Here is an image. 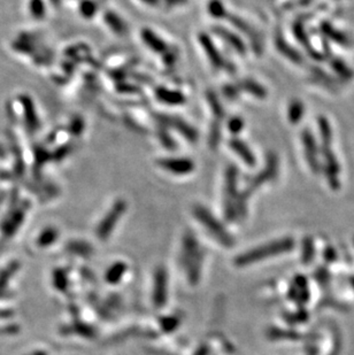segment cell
Instances as JSON below:
<instances>
[{"label":"cell","instance_id":"obj_10","mask_svg":"<svg viewBox=\"0 0 354 355\" xmlns=\"http://www.w3.org/2000/svg\"><path fill=\"white\" fill-rule=\"evenodd\" d=\"M213 31H214L220 38H222L227 44H229L236 52L239 54L246 53V46H245L244 42L241 41V38L238 37L237 35L233 34V32L228 30V29L220 27V25H216V27L213 29Z\"/></svg>","mask_w":354,"mask_h":355},{"label":"cell","instance_id":"obj_17","mask_svg":"<svg viewBox=\"0 0 354 355\" xmlns=\"http://www.w3.org/2000/svg\"><path fill=\"white\" fill-rule=\"evenodd\" d=\"M238 89L244 90L245 92L250 93L254 97L258 98H263L266 96V90L262 88L261 85L255 83L254 81H251V79H244V81H240L239 84H238Z\"/></svg>","mask_w":354,"mask_h":355},{"label":"cell","instance_id":"obj_23","mask_svg":"<svg viewBox=\"0 0 354 355\" xmlns=\"http://www.w3.org/2000/svg\"><path fill=\"white\" fill-rule=\"evenodd\" d=\"M81 12L85 17H88V19H90V17L95 15L96 12H97L96 3L92 2V1H89V0H86V1H83L82 5H81Z\"/></svg>","mask_w":354,"mask_h":355},{"label":"cell","instance_id":"obj_7","mask_svg":"<svg viewBox=\"0 0 354 355\" xmlns=\"http://www.w3.org/2000/svg\"><path fill=\"white\" fill-rule=\"evenodd\" d=\"M153 283V303L157 308H161L166 305L168 296V274L165 268H158Z\"/></svg>","mask_w":354,"mask_h":355},{"label":"cell","instance_id":"obj_8","mask_svg":"<svg viewBox=\"0 0 354 355\" xmlns=\"http://www.w3.org/2000/svg\"><path fill=\"white\" fill-rule=\"evenodd\" d=\"M199 43L201 45L202 50L205 51L206 56H207L209 62L212 63V66L215 68V69H228L231 71V67L229 62H227L225 58H223L220 52L218 51V49L215 48L214 44H213L212 39L209 38L208 35L206 34H200L199 35Z\"/></svg>","mask_w":354,"mask_h":355},{"label":"cell","instance_id":"obj_15","mask_svg":"<svg viewBox=\"0 0 354 355\" xmlns=\"http://www.w3.org/2000/svg\"><path fill=\"white\" fill-rule=\"evenodd\" d=\"M128 267L124 262H117L108 268V270L106 271V282L110 283L111 285H115L120 282L122 278H123L124 274Z\"/></svg>","mask_w":354,"mask_h":355},{"label":"cell","instance_id":"obj_12","mask_svg":"<svg viewBox=\"0 0 354 355\" xmlns=\"http://www.w3.org/2000/svg\"><path fill=\"white\" fill-rule=\"evenodd\" d=\"M229 145H230L231 150H233L235 153H236L238 157H239L247 166L253 167L255 165L254 154H253L251 148L247 146V144H245L243 140L237 139V138L231 139Z\"/></svg>","mask_w":354,"mask_h":355},{"label":"cell","instance_id":"obj_3","mask_svg":"<svg viewBox=\"0 0 354 355\" xmlns=\"http://www.w3.org/2000/svg\"><path fill=\"white\" fill-rule=\"evenodd\" d=\"M193 215L205 230L215 239L220 245L230 247L235 244V239L228 233L225 226L204 206L197 205L193 207Z\"/></svg>","mask_w":354,"mask_h":355},{"label":"cell","instance_id":"obj_16","mask_svg":"<svg viewBox=\"0 0 354 355\" xmlns=\"http://www.w3.org/2000/svg\"><path fill=\"white\" fill-rule=\"evenodd\" d=\"M104 19H105V22L107 23L108 27H110L115 34L121 35L126 32V24L124 23V21L122 20L120 16H118L115 13L107 12L105 14Z\"/></svg>","mask_w":354,"mask_h":355},{"label":"cell","instance_id":"obj_26","mask_svg":"<svg viewBox=\"0 0 354 355\" xmlns=\"http://www.w3.org/2000/svg\"><path fill=\"white\" fill-rule=\"evenodd\" d=\"M238 92H239V89H238V86L236 88V86H233V85H228L225 88V95L229 98V99H234V98H236Z\"/></svg>","mask_w":354,"mask_h":355},{"label":"cell","instance_id":"obj_2","mask_svg":"<svg viewBox=\"0 0 354 355\" xmlns=\"http://www.w3.org/2000/svg\"><path fill=\"white\" fill-rule=\"evenodd\" d=\"M295 247V241L291 238H283L280 240H274L267 242L265 245L259 246L256 248L248 249V251L241 253L235 260V263L238 267H246L248 264L259 262V261L267 260L273 256L283 254V253L290 252Z\"/></svg>","mask_w":354,"mask_h":355},{"label":"cell","instance_id":"obj_27","mask_svg":"<svg viewBox=\"0 0 354 355\" xmlns=\"http://www.w3.org/2000/svg\"><path fill=\"white\" fill-rule=\"evenodd\" d=\"M177 54L175 51H168L165 53V62L166 64H173L176 61Z\"/></svg>","mask_w":354,"mask_h":355},{"label":"cell","instance_id":"obj_4","mask_svg":"<svg viewBox=\"0 0 354 355\" xmlns=\"http://www.w3.org/2000/svg\"><path fill=\"white\" fill-rule=\"evenodd\" d=\"M237 176L238 172L234 166H229L226 170L225 184V215L228 221H234L238 216V197L237 193Z\"/></svg>","mask_w":354,"mask_h":355},{"label":"cell","instance_id":"obj_30","mask_svg":"<svg viewBox=\"0 0 354 355\" xmlns=\"http://www.w3.org/2000/svg\"><path fill=\"white\" fill-rule=\"evenodd\" d=\"M351 285H352V288L354 289V277L351 280Z\"/></svg>","mask_w":354,"mask_h":355},{"label":"cell","instance_id":"obj_21","mask_svg":"<svg viewBox=\"0 0 354 355\" xmlns=\"http://www.w3.org/2000/svg\"><path fill=\"white\" fill-rule=\"evenodd\" d=\"M69 248L75 253H81L82 255H90L92 253L91 246L86 242H73Z\"/></svg>","mask_w":354,"mask_h":355},{"label":"cell","instance_id":"obj_29","mask_svg":"<svg viewBox=\"0 0 354 355\" xmlns=\"http://www.w3.org/2000/svg\"><path fill=\"white\" fill-rule=\"evenodd\" d=\"M143 1L149 3V5H155V3H158V0H143Z\"/></svg>","mask_w":354,"mask_h":355},{"label":"cell","instance_id":"obj_22","mask_svg":"<svg viewBox=\"0 0 354 355\" xmlns=\"http://www.w3.org/2000/svg\"><path fill=\"white\" fill-rule=\"evenodd\" d=\"M243 126H244V122L240 118H237V117L231 118L230 121L228 122V128H229V131L231 133H235V135L239 133L241 130H243Z\"/></svg>","mask_w":354,"mask_h":355},{"label":"cell","instance_id":"obj_24","mask_svg":"<svg viewBox=\"0 0 354 355\" xmlns=\"http://www.w3.org/2000/svg\"><path fill=\"white\" fill-rule=\"evenodd\" d=\"M159 139H160V142L164 145L165 148H167V150H175V142L169 137V135L165 130L159 133Z\"/></svg>","mask_w":354,"mask_h":355},{"label":"cell","instance_id":"obj_19","mask_svg":"<svg viewBox=\"0 0 354 355\" xmlns=\"http://www.w3.org/2000/svg\"><path fill=\"white\" fill-rule=\"evenodd\" d=\"M207 100H208L209 107H211L213 114H214V117L216 118V121H221V119L225 118L226 114H225V110H223L221 103H220V100L218 99V97H216L214 93L208 92Z\"/></svg>","mask_w":354,"mask_h":355},{"label":"cell","instance_id":"obj_1","mask_svg":"<svg viewBox=\"0 0 354 355\" xmlns=\"http://www.w3.org/2000/svg\"><path fill=\"white\" fill-rule=\"evenodd\" d=\"M204 252L192 234H186L183 238L180 263L185 271L187 280L192 285H196L200 280Z\"/></svg>","mask_w":354,"mask_h":355},{"label":"cell","instance_id":"obj_20","mask_svg":"<svg viewBox=\"0 0 354 355\" xmlns=\"http://www.w3.org/2000/svg\"><path fill=\"white\" fill-rule=\"evenodd\" d=\"M208 10L211 15L216 17V19H225L228 15L226 7L221 0H211L208 3Z\"/></svg>","mask_w":354,"mask_h":355},{"label":"cell","instance_id":"obj_11","mask_svg":"<svg viewBox=\"0 0 354 355\" xmlns=\"http://www.w3.org/2000/svg\"><path fill=\"white\" fill-rule=\"evenodd\" d=\"M155 97L161 103L167 105H182L185 103V97H184L183 93L175 91V90L164 88V86L155 89Z\"/></svg>","mask_w":354,"mask_h":355},{"label":"cell","instance_id":"obj_25","mask_svg":"<svg viewBox=\"0 0 354 355\" xmlns=\"http://www.w3.org/2000/svg\"><path fill=\"white\" fill-rule=\"evenodd\" d=\"M177 325H178V318L172 317V316L165 317L161 322V327L165 331H172L173 329H175L177 327Z\"/></svg>","mask_w":354,"mask_h":355},{"label":"cell","instance_id":"obj_14","mask_svg":"<svg viewBox=\"0 0 354 355\" xmlns=\"http://www.w3.org/2000/svg\"><path fill=\"white\" fill-rule=\"evenodd\" d=\"M290 296L295 301L305 302L308 299V285L307 281L301 276L295 277V280L290 289Z\"/></svg>","mask_w":354,"mask_h":355},{"label":"cell","instance_id":"obj_6","mask_svg":"<svg viewBox=\"0 0 354 355\" xmlns=\"http://www.w3.org/2000/svg\"><path fill=\"white\" fill-rule=\"evenodd\" d=\"M157 118L158 121L164 125V128H166V126H171V128L175 129L176 131H178L180 135H182L185 139L189 140V142H196L198 139V133L196 130H194L189 123L183 121L182 118L171 117V115H164V114L157 115Z\"/></svg>","mask_w":354,"mask_h":355},{"label":"cell","instance_id":"obj_28","mask_svg":"<svg viewBox=\"0 0 354 355\" xmlns=\"http://www.w3.org/2000/svg\"><path fill=\"white\" fill-rule=\"evenodd\" d=\"M208 351L209 350H208L207 346H202V347H200L199 350L197 351L196 354H194V355H208Z\"/></svg>","mask_w":354,"mask_h":355},{"label":"cell","instance_id":"obj_13","mask_svg":"<svg viewBox=\"0 0 354 355\" xmlns=\"http://www.w3.org/2000/svg\"><path fill=\"white\" fill-rule=\"evenodd\" d=\"M142 38L149 48L157 53H166L168 46L162 39L154 34L150 29H144L142 31Z\"/></svg>","mask_w":354,"mask_h":355},{"label":"cell","instance_id":"obj_9","mask_svg":"<svg viewBox=\"0 0 354 355\" xmlns=\"http://www.w3.org/2000/svg\"><path fill=\"white\" fill-rule=\"evenodd\" d=\"M159 167L174 175H187L193 172L194 164L192 160L185 158H165L158 161Z\"/></svg>","mask_w":354,"mask_h":355},{"label":"cell","instance_id":"obj_18","mask_svg":"<svg viewBox=\"0 0 354 355\" xmlns=\"http://www.w3.org/2000/svg\"><path fill=\"white\" fill-rule=\"evenodd\" d=\"M226 19L229 20V22H230L231 24H234L235 27H236V28L238 29V30H240L241 32H244L245 35L248 36V37H250V39H251V38H252V39H255V37H256L255 31L253 30V29L251 28L250 24L245 22L244 20H241L240 17H238V16H236V15H230V14H228Z\"/></svg>","mask_w":354,"mask_h":355},{"label":"cell","instance_id":"obj_5","mask_svg":"<svg viewBox=\"0 0 354 355\" xmlns=\"http://www.w3.org/2000/svg\"><path fill=\"white\" fill-rule=\"evenodd\" d=\"M126 211V202L124 200H118L115 204L112 206L110 211L105 215L103 221L99 223L98 228H97V236L100 240H107L110 236L113 233V230L117 227V224L120 220V217L123 215Z\"/></svg>","mask_w":354,"mask_h":355}]
</instances>
